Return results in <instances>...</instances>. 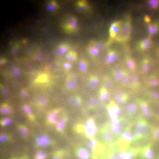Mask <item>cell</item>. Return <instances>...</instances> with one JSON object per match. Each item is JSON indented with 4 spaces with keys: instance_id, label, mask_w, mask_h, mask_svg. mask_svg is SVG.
Returning a JSON list of instances; mask_svg holds the SVG:
<instances>
[{
    "instance_id": "1",
    "label": "cell",
    "mask_w": 159,
    "mask_h": 159,
    "mask_svg": "<svg viewBox=\"0 0 159 159\" xmlns=\"http://www.w3.org/2000/svg\"><path fill=\"white\" fill-rule=\"evenodd\" d=\"M131 25L129 18L123 23L122 27L118 35L115 39L120 42H125L128 41L130 37Z\"/></svg>"
},
{
    "instance_id": "2",
    "label": "cell",
    "mask_w": 159,
    "mask_h": 159,
    "mask_svg": "<svg viewBox=\"0 0 159 159\" xmlns=\"http://www.w3.org/2000/svg\"><path fill=\"white\" fill-rule=\"evenodd\" d=\"M64 31L68 34L76 32L78 29V22L77 18L74 16L69 17L62 25Z\"/></svg>"
},
{
    "instance_id": "3",
    "label": "cell",
    "mask_w": 159,
    "mask_h": 159,
    "mask_svg": "<svg viewBox=\"0 0 159 159\" xmlns=\"http://www.w3.org/2000/svg\"><path fill=\"white\" fill-rule=\"evenodd\" d=\"M85 127L84 133L85 136L89 138H93L96 135L97 129L93 118H88L84 124Z\"/></svg>"
},
{
    "instance_id": "4",
    "label": "cell",
    "mask_w": 159,
    "mask_h": 159,
    "mask_svg": "<svg viewBox=\"0 0 159 159\" xmlns=\"http://www.w3.org/2000/svg\"><path fill=\"white\" fill-rule=\"evenodd\" d=\"M107 111L112 119L117 118L120 113V109L115 101L111 100L107 106Z\"/></svg>"
},
{
    "instance_id": "5",
    "label": "cell",
    "mask_w": 159,
    "mask_h": 159,
    "mask_svg": "<svg viewBox=\"0 0 159 159\" xmlns=\"http://www.w3.org/2000/svg\"><path fill=\"white\" fill-rule=\"evenodd\" d=\"M123 23L120 21H117L113 22L109 29V35L111 39H115L119 34Z\"/></svg>"
},
{
    "instance_id": "6",
    "label": "cell",
    "mask_w": 159,
    "mask_h": 159,
    "mask_svg": "<svg viewBox=\"0 0 159 159\" xmlns=\"http://www.w3.org/2000/svg\"><path fill=\"white\" fill-rule=\"evenodd\" d=\"M102 136L103 140L107 143H110L113 138V133L109 129L108 125L102 128L101 130Z\"/></svg>"
},
{
    "instance_id": "7",
    "label": "cell",
    "mask_w": 159,
    "mask_h": 159,
    "mask_svg": "<svg viewBox=\"0 0 159 159\" xmlns=\"http://www.w3.org/2000/svg\"><path fill=\"white\" fill-rule=\"evenodd\" d=\"M136 130L141 133L143 135H145L148 132L149 126L148 122L144 119L139 120L136 124Z\"/></svg>"
},
{
    "instance_id": "8",
    "label": "cell",
    "mask_w": 159,
    "mask_h": 159,
    "mask_svg": "<svg viewBox=\"0 0 159 159\" xmlns=\"http://www.w3.org/2000/svg\"><path fill=\"white\" fill-rule=\"evenodd\" d=\"M140 154L145 159H153L154 157V153L150 145H148L141 148Z\"/></svg>"
},
{
    "instance_id": "9",
    "label": "cell",
    "mask_w": 159,
    "mask_h": 159,
    "mask_svg": "<svg viewBox=\"0 0 159 159\" xmlns=\"http://www.w3.org/2000/svg\"><path fill=\"white\" fill-rule=\"evenodd\" d=\"M75 6L77 10L82 13L89 12L91 10L88 3L84 0L77 1L75 4Z\"/></svg>"
},
{
    "instance_id": "10",
    "label": "cell",
    "mask_w": 159,
    "mask_h": 159,
    "mask_svg": "<svg viewBox=\"0 0 159 159\" xmlns=\"http://www.w3.org/2000/svg\"><path fill=\"white\" fill-rule=\"evenodd\" d=\"M77 84V78L73 74H69L66 80L65 86L69 90H72L76 87Z\"/></svg>"
},
{
    "instance_id": "11",
    "label": "cell",
    "mask_w": 159,
    "mask_h": 159,
    "mask_svg": "<svg viewBox=\"0 0 159 159\" xmlns=\"http://www.w3.org/2000/svg\"><path fill=\"white\" fill-rule=\"evenodd\" d=\"M137 100L144 115L146 116H149L150 114V112L147 102L139 98H138Z\"/></svg>"
},
{
    "instance_id": "12",
    "label": "cell",
    "mask_w": 159,
    "mask_h": 159,
    "mask_svg": "<svg viewBox=\"0 0 159 159\" xmlns=\"http://www.w3.org/2000/svg\"><path fill=\"white\" fill-rule=\"evenodd\" d=\"M117 52L114 49L109 50L105 58V62L107 65L109 64L114 62L117 58Z\"/></svg>"
},
{
    "instance_id": "13",
    "label": "cell",
    "mask_w": 159,
    "mask_h": 159,
    "mask_svg": "<svg viewBox=\"0 0 159 159\" xmlns=\"http://www.w3.org/2000/svg\"><path fill=\"white\" fill-rule=\"evenodd\" d=\"M99 82V78L97 75H92L88 77L87 81V84L89 88L94 89L97 86Z\"/></svg>"
},
{
    "instance_id": "14",
    "label": "cell",
    "mask_w": 159,
    "mask_h": 159,
    "mask_svg": "<svg viewBox=\"0 0 159 159\" xmlns=\"http://www.w3.org/2000/svg\"><path fill=\"white\" fill-rule=\"evenodd\" d=\"M68 102L70 105L74 107H77L82 104V100L80 96L77 95H74L69 97Z\"/></svg>"
},
{
    "instance_id": "15",
    "label": "cell",
    "mask_w": 159,
    "mask_h": 159,
    "mask_svg": "<svg viewBox=\"0 0 159 159\" xmlns=\"http://www.w3.org/2000/svg\"><path fill=\"white\" fill-rule=\"evenodd\" d=\"M76 155L80 159H89L90 156V153L87 149L80 148L76 151Z\"/></svg>"
},
{
    "instance_id": "16",
    "label": "cell",
    "mask_w": 159,
    "mask_h": 159,
    "mask_svg": "<svg viewBox=\"0 0 159 159\" xmlns=\"http://www.w3.org/2000/svg\"><path fill=\"white\" fill-rule=\"evenodd\" d=\"M129 98V95L126 92H121L117 93L115 97V100L120 103H123L127 101Z\"/></svg>"
},
{
    "instance_id": "17",
    "label": "cell",
    "mask_w": 159,
    "mask_h": 159,
    "mask_svg": "<svg viewBox=\"0 0 159 159\" xmlns=\"http://www.w3.org/2000/svg\"><path fill=\"white\" fill-rule=\"evenodd\" d=\"M89 63L87 60L84 58L80 59L78 62V67L79 71L81 72L85 73L87 70Z\"/></svg>"
},
{
    "instance_id": "18",
    "label": "cell",
    "mask_w": 159,
    "mask_h": 159,
    "mask_svg": "<svg viewBox=\"0 0 159 159\" xmlns=\"http://www.w3.org/2000/svg\"><path fill=\"white\" fill-rule=\"evenodd\" d=\"M131 76L129 72L125 69H123V73L121 80L122 86L128 87L130 84Z\"/></svg>"
},
{
    "instance_id": "19",
    "label": "cell",
    "mask_w": 159,
    "mask_h": 159,
    "mask_svg": "<svg viewBox=\"0 0 159 159\" xmlns=\"http://www.w3.org/2000/svg\"><path fill=\"white\" fill-rule=\"evenodd\" d=\"M130 82L131 87L132 88H138L140 86V82L139 77L135 73H133L131 74Z\"/></svg>"
},
{
    "instance_id": "20",
    "label": "cell",
    "mask_w": 159,
    "mask_h": 159,
    "mask_svg": "<svg viewBox=\"0 0 159 159\" xmlns=\"http://www.w3.org/2000/svg\"><path fill=\"white\" fill-rule=\"evenodd\" d=\"M98 103L99 100L98 98L95 97H92L88 101L87 106L88 109L92 110L97 107Z\"/></svg>"
},
{
    "instance_id": "21",
    "label": "cell",
    "mask_w": 159,
    "mask_h": 159,
    "mask_svg": "<svg viewBox=\"0 0 159 159\" xmlns=\"http://www.w3.org/2000/svg\"><path fill=\"white\" fill-rule=\"evenodd\" d=\"M92 150L95 154H101L104 152V147L102 143L97 140Z\"/></svg>"
},
{
    "instance_id": "22",
    "label": "cell",
    "mask_w": 159,
    "mask_h": 159,
    "mask_svg": "<svg viewBox=\"0 0 159 159\" xmlns=\"http://www.w3.org/2000/svg\"><path fill=\"white\" fill-rule=\"evenodd\" d=\"M61 110L55 109L50 112L48 115V119L49 121L52 123H55L57 120L59 112Z\"/></svg>"
},
{
    "instance_id": "23",
    "label": "cell",
    "mask_w": 159,
    "mask_h": 159,
    "mask_svg": "<svg viewBox=\"0 0 159 159\" xmlns=\"http://www.w3.org/2000/svg\"><path fill=\"white\" fill-rule=\"evenodd\" d=\"M125 61L128 68L131 71L135 72L136 69V66L134 59L129 56L125 57Z\"/></svg>"
},
{
    "instance_id": "24",
    "label": "cell",
    "mask_w": 159,
    "mask_h": 159,
    "mask_svg": "<svg viewBox=\"0 0 159 159\" xmlns=\"http://www.w3.org/2000/svg\"><path fill=\"white\" fill-rule=\"evenodd\" d=\"M112 75L116 81L119 82L121 81L123 73V69H116L111 72Z\"/></svg>"
},
{
    "instance_id": "25",
    "label": "cell",
    "mask_w": 159,
    "mask_h": 159,
    "mask_svg": "<svg viewBox=\"0 0 159 159\" xmlns=\"http://www.w3.org/2000/svg\"><path fill=\"white\" fill-rule=\"evenodd\" d=\"M150 40L149 38H146L140 42L139 48L141 51H145L149 48L150 44Z\"/></svg>"
},
{
    "instance_id": "26",
    "label": "cell",
    "mask_w": 159,
    "mask_h": 159,
    "mask_svg": "<svg viewBox=\"0 0 159 159\" xmlns=\"http://www.w3.org/2000/svg\"><path fill=\"white\" fill-rule=\"evenodd\" d=\"M87 50L89 54L92 57H95L98 55L100 50L93 46L89 44L87 47Z\"/></svg>"
},
{
    "instance_id": "27",
    "label": "cell",
    "mask_w": 159,
    "mask_h": 159,
    "mask_svg": "<svg viewBox=\"0 0 159 159\" xmlns=\"http://www.w3.org/2000/svg\"><path fill=\"white\" fill-rule=\"evenodd\" d=\"M148 83L150 86L157 87L159 85V80L156 75L152 74L148 78Z\"/></svg>"
},
{
    "instance_id": "28",
    "label": "cell",
    "mask_w": 159,
    "mask_h": 159,
    "mask_svg": "<svg viewBox=\"0 0 159 159\" xmlns=\"http://www.w3.org/2000/svg\"><path fill=\"white\" fill-rule=\"evenodd\" d=\"M151 67L150 60L147 58L144 59L141 62V68L143 72L146 73L150 70Z\"/></svg>"
},
{
    "instance_id": "29",
    "label": "cell",
    "mask_w": 159,
    "mask_h": 159,
    "mask_svg": "<svg viewBox=\"0 0 159 159\" xmlns=\"http://www.w3.org/2000/svg\"><path fill=\"white\" fill-rule=\"evenodd\" d=\"M65 57L69 61L75 62L77 59V52L74 50H69L67 53Z\"/></svg>"
},
{
    "instance_id": "30",
    "label": "cell",
    "mask_w": 159,
    "mask_h": 159,
    "mask_svg": "<svg viewBox=\"0 0 159 159\" xmlns=\"http://www.w3.org/2000/svg\"><path fill=\"white\" fill-rule=\"evenodd\" d=\"M69 48V46L68 44L63 43L59 45L57 52L59 54H63L67 53Z\"/></svg>"
},
{
    "instance_id": "31",
    "label": "cell",
    "mask_w": 159,
    "mask_h": 159,
    "mask_svg": "<svg viewBox=\"0 0 159 159\" xmlns=\"http://www.w3.org/2000/svg\"><path fill=\"white\" fill-rule=\"evenodd\" d=\"M99 95V98L101 100H105L108 98L109 96L107 89L105 87H102L100 90Z\"/></svg>"
},
{
    "instance_id": "32",
    "label": "cell",
    "mask_w": 159,
    "mask_h": 159,
    "mask_svg": "<svg viewBox=\"0 0 159 159\" xmlns=\"http://www.w3.org/2000/svg\"><path fill=\"white\" fill-rule=\"evenodd\" d=\"M38 144L41 146H45L47 145L49 142L48 138L45 135L39 136L37 139Z\"/></svg>"
},
{
    "instance_id": "33",
    "label": "cell",
    "mask_w": 159,
    "mask_h": 159,
    "mask_svg": "<svg viewBox=\"0 0 159 159\" xmlns=\"http://www.w3.org/2000/svg\"><path fill=\"white\" fill-rule=\"evenodd\" d=\"M47 7L48 10L52 12L55 11L59 8L57 3L54 1H51L48 2Z\"/></svg>"
},
{
    "instance_id": "34",
    "label": "cell",
    "mask_w": 159,
    "mask_h": 159,
    "mask_svg": "<svg viewBox=\"0 0 159 159\" xmlns=\"http://www.w3.org/2000/svg\"><path fill=\"white\" fill-rule=\"evenodd\" d=\"M103 82L107 87L112 88L113 86V83L110 77L107 75H105L103 78Z\"/></svg>"
},
{
    "instance_id": "35",
    "label": "cell",
    "mask_w": 159,
    "mask_h": 159,
    "mask_svg": "<svg viewBox=\"0 0 159 159\" xmlns=\"http://www.w3.org/2000/svg\"><path fill=\"white\" fill-rule=\"evenodd\" d=\"M137 110V106L135 102H131L129 104L127 107V111L130 115L135 114Z\"/></svg>"
},
{
    "instance_id": "36",
    "label": "cell",
    "mask_w": 159,
    "mask_h": 159,
    "mask_svg": "<svg viewBox=\"0 0 159 159\" xmlns=\"http://www.w3.org/2000/svg\"><path fill=\"white\" fill-rule=\"evenodd\" d=\"M67 120V117H65L58 121L56 124L57 130L61 131L63 130Z\"/></svg>"
},
{
    "instance_id": "37",
    "label": "cell",
    "mask_w": 159,
    "mask_h": 159,
    "mask_svg": "<svg viewBox=\"0 0 159 159\" xmlns=\"http://www.w3.org/2000/svg\"><path fill=\"white\" fill-rule=\"evenodd\" d=\"M89 44L95 47L100 51L103 50L105 47V45L103 43L96 40H91Z\"/></svg>"
},
{
    "instance_id": "38",
    "label": "cell",
    "mask_w": 159,
    "mask_h": 159,
    "mask_svg": "<svg viewBox=\"0 0 159 159\" xmlns=\"http://www.w3.org/2000/svg\"><path fill=\"white\" fill-rule=\"evenodd\" d=\"M74 129L77 133L82 134L84 133L85 127L84 124L78 123L74 125Z\"/></svg>"
},
{
    "instance_id": "39",
    "label": "cell",
    "mask_w": 159,
    "mask_h": 159,
    "mask_svg": "<svg viewBox=\"0 0 159 159\" xmlns=\"http://www.w3.org/2000/svg\"><path fill=\"white\" fill-rule=\"evenodd\" d=\"M152 137L153 139H159V127H153L151 130Z\"/></svg>"
},
{
    "instance_id": "40",
    "label": "cell",
    "mask_w": 159,
    "mask_h": 159,
    "mask_svg": "<svg viewBox=\"0 0 159 159\" xmlns=\"http://www.w3.org/2000/svg\"><path fill=\"white\" fill-rule=\"evenodd\" d=\"M119 153L117 150L111 149L109 151L108 155L110 159H119Z\"/></svg>"
},
{
    "instance_id": "41",
    "label": "cell",
    "mask_w": 159,
    "mask_h": 159,
    "mask_svg": "<svg viewBox=\"0 0 159 159\" xmlns=\"http://www.w3.org/2000/svg\"><path fill=\"white\" fill-rule=\"evenodd\" d=\"M148 95L153 100L158 101L159 100V93L155 90H151L148 92Z\"/></svg>"
},
{
    "instance_id": "42",
    "label": "cell",
    "mask_w": 159,
    "mask_h": 159,
    "mask_svg": "<svg viewBox=\"0 0 159 159\" xmlns=\"http://www.w3.org/2000/svg\"><path fill=\"white\" fill-rule=\"evenodd\" d=\"M158 26L155 24H150L148 26V32L151 34L155 33L158 31Z\"/></svg>"
},
{
    "instance_id": "43",
    "label": "cell",
    "mask_w": 159,
    "mask_h": 159,
    "mask_svg": "<svg viewBox=\"0 0 159 159\" xmlns=\"http://www.w3.org/2000/svg\"><path fill=\"white\" fill-rule=\"evenodd\" d=\"M133 140H136L143 138L144 135L137 130H135L133 133Z\"/></svg>"
},
{
    "instance_id": "44",
    "label": "cell",
    "mask_w": 159,
    "mask_h": 159,
    "mask_svg": "<svg viewBox=\"0 0 159 159\" xmlns=\"http://www.w3.org/2000/svg\"><path fill=\"white\" fill-rule=\"evenodd\" d=\"M110 129L113 133L116 135L120 134L122 132V129L120 127H115L110 126Z\"/></svg>"
},
{
    "instance_id": "45",
    "label": "cell",
    "mask_w": 159,
    "mask_h": 159,
    "mask_svg": "<svg viewBox=\"0 0 159 159\" xmlns=\"http://www.w3.org/2000/svg\"><path fill=\"white\" fill-rule=\"evenodd\" d=\"M148 3L151 7L155 8L159 5V1L157 0H150L149 1Z\"/></svg>"
},
{
    "instance_id": "46",
    "label": "cell",
    "mask_w": 159,
    "mask_h": 159,
    "mask_svg": "<svg viewBox=\"0 0 159 159\" xmlns=\"http://www.w3.org/2000/svg\"><path fill=\"white\" fill-rule=\"evenodd\" d=\"M121 125L120 120L117 118L112 120L110 126L115 127H120Z\"/></svg>"
},
{
    "instance_id": "47",
    "label": "cell",
    "mask_w": 159,
    "mask_h": 159,
    "mask_svg": "<svg viewBox=\"0 0 159 159\" xmlns=\"http://www.w3.org/2000/svg\"><path fill=\"white\" fill-rule=\"evenodd\" d=\"M97 140L94 138H91L89 141L87 145L88 147L91 150L93 148Z\"/></svg>"
},
{
    "instance_id": "48",
    "label": "cell",
    "mask_w": 159,
    "mask_h": 159,
    "mask_svg": "<svg viewBox=\"0 0 159 159\" xmlns=\"http://www.w3.org/2000/svg\"><path fill=\"white\" fill-rule=\"evenodd\" d=\"M10 109L6 106H3L0 108V112L1 113L7 114L9 113L10 112Z\"/></svg>"
},
{
    "instance_id": "49",
    "label": "cell",
    "mask_w": 159,
    "mask_h": 159,
    "mask_svg": "<svg viewBox=\"0 0 159 159\" xmlns=\"http://www.w3.org/2000/svg\"><path fill=\"white\" fill-rule=\"evenodd\" d=\"M46 157L45 154L42 151H39L36 155L35 159H44Z\"/></svg>"
},
{
    "instance_id": "50",
    "label": "cell",
    "mask_w": 159,
    "mask_h": 159,
    "mask_svg": "<svg viewBox=\"0 0 159 159\" xmlns=\"http://www.w3.org/2000/svg\"><path fill=\"white\" fill-rule=\"evenodd\" d=\"M63 66L65 70L67 71L71 69L72 65L70 62H66L64 63Z\"/></svg>"
},
{
    "instance_id": "51",
    "label": "cell",
    "mask_w": 159,
    "mask_h": 159,
    "mask_svg": "<svg viewBox=\"0 0 159 159\" xmlns=\"http://www.w3.org/2000/svg\"><path fill=\"white\" fill-rule=\"evenodd\" d=\"M23 109L29 115L32 114V111L30 107L27 105H25L23 107Z\"/></svg>"
},
{
    "instance_id": "52",
    "label": "cell",
    "mask_w": 159,
    "mask_h": 159,
    "mask_svg": "<svg viewBox=\"0 0 159 159\" xmlns=\"http://www.w3.org/2000/svg\"><path fill=\"white\" fill-rule=\"evenodd\" d=\"M11 122V120L9 118H6L4 119L1 121V124L3 125H6L9 124Z\"/></svg>"
},
{
    "instance_id": "53",
    "label": "cell",
    "mask_w": 159,
    "mask_h": 159,
    "mask_svg": "<svg viewBox=\"0 0 159 159\" xmlns=\"http://www.w3.org/2000/svg\"><path fill=\"white\" fill-rule=\"evenodd\" d=\"M13 74L15 76H17L20 74L19 70L16 68H15L13 69Z\"/></svg>"
},
{
    "instance_id": "54",
    "label": "cell",
    "mask_w": 159,
    "mask_h": 159,
    "mask_svg": "<svg viewBox=\"0 0 159 159\" xmlns=\"http://www.w3.org/2000/svg\"><path fill=\"white\" fill-rule=\"evenodd\" d=\"M27 132V128L25 127H22L20 130V132L23 135H25L26 134Z\"/></svg>"
},
{
    "instance_id": "55",
    "label": "cell",
    "mask_w": 159,
    "mask_h": 159,
    "mask_svg": "<svg viewBox=\"0 0 159 159\" xmlns=\"http://www.w3.org/2000/svg\"><path fill=\"white\" fill-rule=\"evenodd\" d=\"M39 102L42 104H46L47 103V101L46 99L42 97H41L39 99Z\"/></svg>"
},
{
    "instance_id": "56",
    "label": "cell",
    "mask_w": 159,
    "mask_h": 159,
    "mask_svg": "<svg viewBox=\"0 0 159 159\" xmlns=\"http://www.w3.org/2000/svg\"><path fill=\"white\" fill-rule=\"evenodd\" d=\"M7 139V137L6 135H2L0 137V141L3 142L6 140Z\"/></svg>"
},
{
    "instance_id": "57",
    "label": "cell",
    "mask_w": 159,
    "mask_h": 159,
    "mask_svg": "<svg viewBox=\"0 0 159 159\" xmlns=\"http://www.w3.org/2000/svg\"><path fill=\"white\" fill-rule=\"evenodd\" d=\"M144 20L146 22L148 23L150 22V19L148 15H145L144 17Z\"/></svg>"
},
{
    "instance_id": "58",
    "label": "cell",
    "mask_w": 159,
    "mask_h": 159,
    "mask_svg": "<svg viewBox=\"0 0 159 159\" xmlns=\"http://www.w3.org/2000/svg\"><path fill=\"white\" fill-rule=\"evenodd\" d=\"M21 93L22 96L24 97H27L28 95L27 92L25 90H22L21 92Z\"/></svg>"
},
{
    "instance_id": "59",
    "label": "cell",
    "mask_w": 159,
    "mask_h": 159,
    "mask_svg": "<svg viewBox=\"0 0 159 159\" xmlns=\"http://www.w3.org/2000/svg\"><path fill=\"white\" fill-rule=\"evenodd\" d=\"M158 116L159 117V106L158 108Z\"/></svg>"
},
{
    "instance_id": "60",
    "label": "cell",
    "mask_w": 159,
    "mask_h": 159,
    "mask_svg": "<svg viewBox=\"0 0 159 159\" xmlns=\"http://www.w3.org/2000/svg\"><path fill=\"white\" fill-rule=\"evenodd\" d=\"M53 159H59L57 157H55L53 158Z\"/></svg>"
},
{
    "instance_id": "61",
    "label": "cell",
    "mask_w": 159,
    "mask_h": 159,
    "mask_svg": "<svg viewBox=\"0 0 159 159\" xmlns=\"http://www.w3.org/2000/svg\"><path fill=\"white\" fill-rule=\"evenodd\" d=\"M157 159H159V155L158 156Z\"/></svg>"
}]
</instances>
